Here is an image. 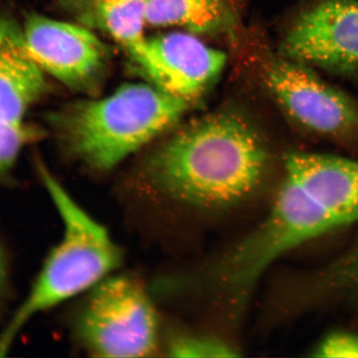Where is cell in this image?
Returning <instances> with one entry per match:
<instances>
[{
	"instance_id": "cell-2",
	"label": "cell",
	"mask_w": 358,
	"mask_h": 358,
	"mask_svg": "<svg viewBox=\"0 0 358 358\" xmlns=\"http://www.w3.org/2000/svg\"><path fill=\"white\" fill-rule=\"evenodd\" d=\"M64 232L24 301L0 334V357L35 316L88 292L120 265L122 252L106 228L85 211L48 170L39 165Z\"/></svg>"
},
{
	"instance_id": "cell-9",
	"label": "cell",
	"mask_w": 358,
	"mask_h": 358,
	"mask_svg": "<svg viewBox=\"0 0 358 358\" xmlns=\"http://www.w3.org/2000/svg\"><path fill=\"white\" fill-rule=\"evenodd\" d=\"M225 64L223 52L194 35L171 33L148 38L141 69L155 86L189 102L213 83Z\"/></svg>"
},
{
	"instance_id": "cell-1",
	"label": "cell",
	"mask_w": 358,
	"mask_h": 358,
	"mask_svg": "<svg viewBox=\"0 0 358 358\" xmlns=\"http://www.w3.org/2000/svg\"><path fill=\"white\" fill-rule=\"evenodd\" d=\"M266 155L244 120L217 114L183 129L152 157L148 170L160 189L186 203L225 208L258 185Z\"/></svg>"
},
{
	"instance_id": "cell-18",
	"label": "cell",
	"mask_w": 358,
	"mask_h": 358,
	"mask_svg": "<svg viewBox=\"0 0 358 358\" xmlns=\"http://www.w3.org/2000/svg\"><path fill=\"white\" fill-rule=\"evenodd\" d=\"M57 1L64 4V6L66 7L74 8L78 6L80 3H82L83 1H85V0H57Z\"/></svg>"
},
{
	"instance_id": "cell-17",
	"label": "cell",
	"mask_w": 358,
	"mask_h": 358,
	"mask_svg": "<svg viewBox=\"0 0 358 358\" xmlns=\"http://www.w3.org/2000/svg\"><path fill=\"white\" fill-rule=\"evenodd\" d=\"M8 264L6 250L0 240V306L6 297L8 287Z\"/></svg>"
},
{
	"instance_id": "cell-10",
	"label": "cell",
	"mask_w": 358,
	"mask_h": 358,
	"mask_svg": "<svg viewBox=\"0 0 358 358\" xmlns=\"http://www.w3.org/2000/svg\"><path fill=\"white\" fill-rule=\"evenodd\" d=\"M285 172L338 227L358 220V160L294 152Z\"/></svg>"
},
{
	"instance_id": "cell-5",
	"label": "cell",
	"mask_w": 358,
	"mask_h": 358,
	"mask_svg": "<svg viewBox=\"0 0 358 358\" xmlns=\"http://www.w3.org/2000/svg\"><path fill=\"white\" fill-rule=\"evenodd\" d=\"M80 345L99 357H141L155 351L156 312L144 289L127 276H108L89 290L74 315Z\"/></svg>"
},
{
	"instance_id": "cell-14",
	"label": "cell",
	"mask_w": 358,
	"mask_h": 358,
	"mask_svg": "<svg viewBox=\"0 0 358 358\" xmlns=\"http://www.w3.org/2000/svg\"><path fill=\"white\" fill-rule=\"evenodd\" d=\"M170 356L177 357H234L235 352L225 343L199 336L181 335L173 338L168 348Z\"/></svg>"
},
{
	"instance_id": "cell-7",
	"label": "cell",
	"mask_w": 358,
	"mask_h": 358,
	"mask_svg": "<svg viewBox=\"0 0 358 358\" xmlns=\"http://www.w3.org/2000/svg\"><path fill=\"white\" fill-rule=\"evenodd\" d=\"M266 80L286 113L310 131L338 136L358 127L355 103L317 77L307 65L282 57L268 64Z\"/></svg>"
},
{
	"instance_id": "cell-8",
	"label": "cell",
	"mask_w": 358,
	"mask_h": 358,
	"mask_svg": "<svg viewBox=\"0 0 358 358\" xmlns=\"http://www.w3.org/2000/svg\"><path fill=\"white\" fill-rule=\"evenodd\" d=\"M22 32L33 59L67 87L88 88L105 66V45L86 28L31 13Z\"/></svg>"
},
{
	"instance_id": "cell-3",
	"label": "cell",
	"mask_w": 358,
	"mask_h": 358,
	"mask_svg": "<svg viewBox=\"0 0 358 358\" xmlns=\"http://www.w3.org/2000/svg\"><path fill=\"white\" fill-rule=\"evenodd\" d=\"M187 108V101L162 89L132 83L102 99L67 107L56 122L71 153L107 170L176 122Z\"/></svg>"
},
{
	"instance_id": "cell-12",
	"label": "cell",
	"mask_w": 358,
	"mask_h": 358,
	"mask_svg": "<svg viewBox=\"0 0 358 358\" xmlns=\"http://www.w3.org/2000/svg\"><path fill=\"white\" fill-rule=\"evenodd\" d=\"M147 0H85L73 8L85 24L105 31L140 66L147 55Z\"/></svg>"
},
{
	"instance_id": "cell-4",
	"label": "cell",
	"mask_w": 358,
	"mask_h": 358,
	"mask_svg": "<svg viewBox=\"0 0 358 358\" xmlns=\"http://www.w3.org/2000/svg\"><path fill=\"white\" fill-rule=\"evenodd\" d=\"M337 227L324 209L285 177L265 222L210 271L213 285L239 301L275 259Z\"/></svg>"
},
{
	"instance_id": "cell-11",
	"label": "cell",
	"mask_w": 358,
	"mask_h": 358,
	"mask_svg": "<svg viewBox=\"0 0 358 358\" xmlns=\"http://www.w3.org/2000/svg\"><path fill=\"white\" fill-rule=\"evenodd\" d=\"M43 71L27 48L22 28L0 19V120L22 122L46 90Z\"/></svg>"
},
{
	"instance_id": "cell-6",
	"label": "cell",
	"mask_w": 358,
	"mask_h": 358,
	"mask_svg": "<svg viewBox=\"0 0 358 358\" xmlns=\"http://www.w3.org/2000/svg\"><path fill=\"white\" fill-rule=\"evenodd\" d=\"M282 57L337 71L358 70V0H327L294 21Z\"/></svg>"
},
{
	"instance_id": "cell-15",
	"label": "cell",
	"mask_w": 358,
	"mask_h": 358,
	"mask_svg": "<svg viewBox=\"0 0 358 358\" xmlns=\"http://www.w3.org/2000/svg\"><path fill=\"white\" fill-rule=\"evenodd\" d=\"M31 138L32 132L22 122L0 120V176L10 170Z\"/></svg>"
},
{
	"instance_id": "cell-13",
	"label": "cell",
	"mask_w": 358,
	"mask_h": 358,
	"mask_svg": "<svg viewBox=\"0 0 358 358\" xmlns=\"http://www.w3.org/2000/svg\"><path fill=\"white\" fill-rule=\"evenodd\" d=\"M234 0H147L146 24L179 27L192 33L216 32L234 22Z\"/></svg>"
},
{
	"instance_id": "cell-16",
	"label": "cell",
	"mask_w": 358,
	"mask_h": 358,
	"mask_svg": "<svg viewBox=\"0 0 358 358\" xmlns=\"http://www.w3.org/2000/svg\"><path fill=\"white\" fill-rule=\"evenodd\" d=\"M315 357L358 358V336L336 333L324 339L315 349Z\"/></svg>"
}]
</instances>
